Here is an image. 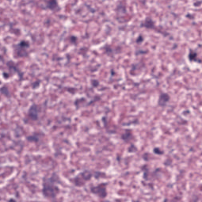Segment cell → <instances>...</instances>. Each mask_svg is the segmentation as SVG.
I'll list each match as a JSON object with an SVG mask.
<instances>
[{"instance_id": "obj_1", "label": "cell", "mask_w": 202, "mask_h": 202, "mask_svg": "<svg viewBox=\"0 0 202 202\" xmlns=\"http://www.w3.org/2000/svg\"><path fill=\"white\" fill-rule=\"evenodd\" d=\"M58 177L53 174L50 178H43L42 193L45 197L54 199L59 192V189L55 184L58 182Z\"/></svg>"}, {"instance_id": "obj_2", "label": "cell", "mask_w": 202, "mask_h": 202, "mask_svg": "<svg viewBox=\"0 0 202 202\" xmlns=\"http://www.w3.org/2000/svg\"><path fill=\"white\" fill-rule=\"evenodd\" d=\"M29 46L30 45L28 42L22 41L14 46V54L18 58H26L29 55V52L27 50Z\"/></svg>"}, {"instance_id": "obj_3", "label": "cell", "mask_w": 202, "mask_h": 202, "mask_svg": "<svg viewBox=\"0 0 202 202\" xmlns=\"http://www.w3.org/2000/svg\"><path fill=\"white\" fill-rule=\"evenodd\" d=\"M106 184L99 185L96 187H93L91 188V191L95 194L98 195L102 198L106 196L107 192L106 190Z\"/></svg>"}, {"instance_id": "obj_4", "label": "cell", "mask_w": 202, "mask_h": 202, "mask_svg": "<svg viewBox=\"0 0 202 202\" xmlns=\"http://www.w3.org/2000/svg\"><path fill=\"white\" fill-rule=\"evenodd\" d=\"M28 115L29 117L33 121L38 120V106L36 105H31L28 110Z\"/></svg>"}, {"instance_id": "obj_5", "label": "cell", "mask_w": 202, "mask_h": 202, "mask_svg": "<svg viewBox=\"0 0 202 202\" xmlns=\"http://www.w3.org/2000/svg\"><path fill=\"white\" fill-rule=\"evenodd\" d=\"M169 99L170 97L168 94L164 93L161 94L158 100V104L161 106H164L169 101Z\"/></svg>"}, {"instance_id": "obj_6", "label": "cell", "mask_w": 202, "mask_h": 202, "mask_svg": "<svg viewBox=\"0 0 202 202\" xmlns=\"http://www.w3.org/2000/svg\"><path fill=\"white\" fill-rule=\"evenodd\" d=\"M0 93L6 97L10 98L11 97V94L9 89L6 86H3L1 87L0 88Z\"/></svg>"}, {"instance_id": "obj_7", "label": "cell", "mask_w": 202, "mask_h": 202, "mask_svg": "<svg viewBox=\"0 0 202 202\" xmlns=\"http://www.w3.org/2000/svg\"><path fill=\"white\" fill-rule=\"evenodd\" d=\"M132 133L128 131V130H127V131L126 130V132H125V133L121 135V139L125 142L129 141L130 139H132Z\"/></svg>"}, {"instance_id": "obj_8", "label": "cell", "mask_w": 202, "mask_h": 202, "mask_svg": "<svg viewBox=\"0 0 202 202\" xmlns=\"http://www.w3.org/2000/svg\"><path fill=\"white\" fill-rule=\"evenodd\" d=\"M138 150L137 148L134 144H132L131 146L128 148V152L129 153H135Z\"/></svg>"}, {"instance_id": "obj_9", "label": "cell", "mask_w": 202, "mask_h": 202, "mask_svg": "<svg viewBox=\"0 0 202 202\" xmlns=\"http://www.w3.org/2000/svg\"><path fill=\"white\" fill-rule=\"evenodd\" d=\"M153 151L155 154L158 155H162L164 153V151L161 150L159 147H155L153 148Z\"/></svg>"}, {"instance_id": "obj_10", "label": "cell", "mask_w": 202, "mask_h": 202, "mask_svg": "<svg viewBox=\"0 0 202 202\" xmlns=\"http://www.w3.org/2000/svg\"><path fill=\"white\" fill-rule=\"evenodd\" d=\"M27 139L29 141L37 142L39 140V138L36 135H31V136H28L27 138Z\"/></svg>"}, {"instance_id": "obj_11", "label": "cell", "mask_w": 202, "mask_h": 202, "mask_svg": "<svg viewBox=\"0 0 202 202\" xmlns=\"http://www.w3.org/2000/svg\"><path fill=\"white\" fill-rule=\"evenodd\" d=\"M142 157H143V159H144V161H148V153H146V152L144 153V154H143Z\"/></svg>"}]
</instances>
